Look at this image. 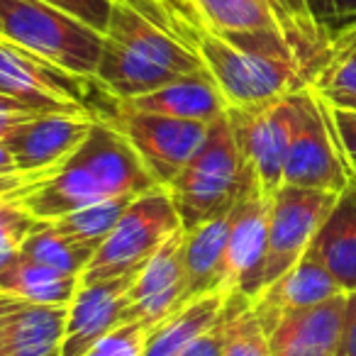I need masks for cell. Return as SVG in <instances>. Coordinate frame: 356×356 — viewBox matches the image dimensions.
<instances>
[{
  "instance_id": "4fadbf2b",
  "label": "cell",
  "mask_w": 356,
  "mask_h": 356,
  "mask_svg": "<svg viewBox=\"0 0 356 356\" xmlns=\"http://www.w3.org/2000/svg\"><path fill=\"white\" fill-rule=\"evenodd\" d=\"M71 159L88 171L103 198H120V195L137 198L147 191L159 188L132 144L100 118H95L88 139Z\"/></svg>"
},
{
  "instance_id": "d6a6232c",
  "label": "cell",
  "mask_w": 356,
  "mask_h": 356,
  "mask_svg": "<svg viewBox=\"0 0 356 356\" xmlns=\"http://www.w3.org/2000/svg\"><path fill=\"white\" fill-rule=\"evenodd\" d=\"M156 3L161 6L166 22H173L176 35L181 40H195V35L203 30L198 15H195L193 0H156ZM168 30H171V25H168Z\"/></svg>"
},
{
  "instance_id": "cb8c5ba5",
  "label": "cell",
  "mask_w": 356,
  "mask_h": 356,
  "mask_svg": "<svg viewBox=\"0 0 356 356\" xmlns=\"http://www.w3.org/2000/svg\"><path fill=\"white\" fill-rule=\"evenodd\" d=\"M193 8L203 30L213 32V35L281 30L266 0H193Z\"/></svg>"
},
{
  "instance_id": "d590c367",
  "label": "cell",
  "mask_w": 356,
  "mask_h": 356,
  "mask_svg": "<svg viewBox=\"0 0 356 356\" xmlns=\"http://www.w3.org/2000/svg\"><path fill=\"white\" fill-rule=\"evenodd\" d=\"M222 341H225V312H220L218 322L208 332H203L195 341H191L178 356H222Z\"/></svg>"
},
{
  "instance_id": "5bb4252c",
  "label": "cell",
  "mask_w": 356,
  "mask_h": 356,
  "mask_svg": "<svg viewBox=\"0 0 356 356\" xmlns=\"http://www.w3.org/2000/svg\"><path fill=\"white\" fill-rule=\"evenodd\" d=\"M186 293V232L184 227L163 242L144 264L129 288V320L147 330L184 307Z\"/></svg>"
},
{
  "instance_id": "4316f807",
  "label": "cell",
  "mask_w": 356,
  "mask_h": 356,
  "mask_svg": "<svg viewBox=\"0 0 356 356\" xmlns=\"http://www.w3.org/2000/svg\"><path fill=\"white\" fill-rule=\"evenodd\" d=\"M222 356H271L268 334L252 307V298L234 291L225 302Z\"/></svg>"
},
{
  "instance_id": "44dd1931",
  "label": "cell",
  "mask_w": 356,
  "mask_h": 356,
  "mask_svg": "<svg viewBox=\"0 0 356 356\" xmlns=\"http://www.w3.org/2000/svg\"><path fill=\"white\" fill-rule=\"evenodd\" d=\"M79 286V276L32 261L22 252L0 264V293L20 298L32 305H69Z\"/></svg>"
},
{
  "instance_id": "74e56055",
  "label": "cell",
  "mask_w": 356,
  "mask_h": 356,
  "mask_svg": "<svg viewBox=\"0 0 356 356\" xmlns=\"http://www.w3.org/2000/svg\"><path fill=\"white\" fill-rule=\"evenodd\" d=\"M327 35H332V25H341V30L356 25V0H327Z\"/></svg>"
},
{
  "instance_id": "ee69618b",
  "label": "cell",
  "mask_w": 356,
  "mask_h": 356,
  "mask_svg": "<svg viewBox=\"0 0 356 356\" xmlns=\"http://www.w3.org/2000/svg\"><path fill=\"white\" fill-rule=\"evenodd\" d=\"M0 40H3V25H0Z\"/></svg>"
},
{
  "instance_id": "ab89813d",
  "label": "cell",
  "mask_w": 356,
  "mask_h": 356,
  "mask_svg": "<svg viewBox=\"0 0 356 356\" xmlns=\"http://www.w3.org/2000/svg\"><path fill=\"white\" fill-rule=\"evenodd\" d=\"M20 171L15 163V159H13L10 149H8V144L0 139V173H15Z\"/></svg>"
},
{
  "instance_id": "277c9868",
  "label": "cell",
  "mask_w": 356,
  "mask_h": 356,
  "mask_svg": "<svg viewBox=\"0 0 356 356\" xmlns=\"http://www.w3.org/2000/svg\"><path fill=\"white\" fill-rule=\"evenodd\" d=\"M3 40L81 79L95 81L103 35L42 0H0Z\"/></svg>"
},
{
  "instance_id": "83f0119b",
  "label": "cell",
  "mask_w": 356,
  "mask_h": 356,
  "mask_svg": "<svg viewBox=\"0 0 356 356\" xmlns=\"http://www.w3.org/2000/svg\"><path fill=\"white\" fill-rule=\"evenodd\" d=\"M132 200H134L132 195L105 198L93 205H86V208L76 210V213H71V215H64V218H59V220H51L49 225L56 232L64 234V237L100 247L103 239L113 232V227L118 225V220L122 218V213L127 210V205L132 203Z\"/></svg>"
},
{
  "instance_id": "52a82bcc",
  "label": "cell",
  "mask_w": 356,
  "mask_h": 356,
  "mask_svg": "<svg viewBox=\"0 0 356 356\" xmlns=\"http://www.w3.org/2000/svg\"><path fill=\"white\" fill-rule=\"evenodd\" d=\"M118 129L137 152L147 171L152 173L154 184L166 188L181 168L191 161L203 144L210 124L193 122V120L166 118V115L139 113L129 110L115 100V108L108 118H100Z\"/></svg>"
},
{
  "instance_id": "f1b7e54d",
  "label": "cell",
  "mask_w": 356,
  "mask_h": 356,
  "mask_svg": "<svg viewBox=\"0 0 356 356\" xmlns=\"http://www.w3.org/2000/svg\"><path fill=\"white\" fill-rule=\"evenodd\" d=\"M40 225L42 220H37L22 200L0 205V264L20 254L25 239L40 229Z\"/></svg>"
},
{
  "instance_id": "6da1fadb",
  "label": "cell",
  "mask_w": 356,
  "mask_h": 356,
  "mask_svg": "<svg viewBox=\"0 0 356 356\" xmlns=\"http://www.w3.org/2000/svg\"><path fill=\"white\" fill-rule=\"evenodd\" d=\"M198 56L222 93L227 110H257L310 86L312 76L281 30L213 35L193 40Z\"/></svg>"
},
{
  "instance_id": "2e32d148",
  "label": "cell",
  "mask_w": 356,
  "mask_h": 356,
  "mask_svg": "<svg viewBox=\"0 0 356 356\" xmlns=\"http://www.w3.org/2000/svg\"><path fill=\"white\" fill-rule=\"evenodd\" d=\"M344 310L346 293L281 315L268 332L271 356H337Z\"/></svg>"
},
{
  "instance_id": "7a4b0ae2",
  "label": "cell",
  "mask_w": 356,
  "mask_h": 356,
  "mask_svg": "<svg viewBox=\"0 0 356 356\" xmlns=\"http://www.w3.org/2000/svg\"><path fill=\"white\" fill-rule=\"evenodd\" d=\"M203 69L195 47L134 6L115 0L95 71V83L115 100L142 98Z\"/></svg>"
},
{
  "instance_id": "f546056e",
  "label": "cell",
  "mask_w": 356,
  "mask_h": 356,
  "mask_svg": "<svg viewBox=\"0 0 356 356\" xmlns=\"http://www.w3.org/2000/svg\"><path fill=\"white\" fill-rule=\"evenodd\" d=\"M147 332V327L139 322H127V325L110 332L108 337H103L83 356H144Z\"/></svg>"
},
{
  "instance_id": "836d02e7",
  "label": "cell",
  "mask_w": 356,
  "mask_h": 356,
  "mask_svg": "<svg viewBox=\"0 0 356 356\" xmlns=\"http://www.w3.org/2000/svg\"><path fill=\"white\" fill-rule=\"evenodd\" d=\"M330 115H332L337 139H339L341 154H344V159H346V166H349V171H351V178L356 181V110L332 108L330 105Z\"/></svg>"
},
{
  "instance_id": "1f68e13d",
  "label": "cell",
  "mask_w": 356,
  "mask_h": 356,
  "mask_svg": "<svg viewBox=\"0 0 356 356\" xmlns=\"http://www.w3.org/2000/svg\"><path fill=\"white\" fill-rule=\"evenodd\" d=\"M42 3L69 13L71 17L98 30L100 35H105V30H108V22L115 6V0H42Z\"/></svg>"
},
{
  "instance_id": "ba28073f",
  "label": "cell",
  "mask_w": 356,
  "mask_h": 356,
  "mask_svg": "<svg viewBox=\"0 0 356 356\" xmlns=\"http://www.w3.org/2000/svg\"><path fill=\"white\" fill-rule=\"evenodd\" d=\"M337 193L298 186H281L271 198L268 215V247L261 268V291L288 273L310 249L317 229L322 227Z\"/></svg>"
},
{
  "instance_id": "5b68a950",
  "label": "cell",
  "mask_w": 356,
  "mask_h": 356,
  "mask_svg": "<svg viewBox=\"0 0 356 356\" xmlns=\"http://www.w3.org/2000/svg\"><path fill=\"white\" fill-rule=\"evenodd\" d=\"M178 229L181 218L166 188L159 186L137 195L93 254L86 271L81 273V283H98L137 273Z\"/></svg>"
},
{
  "instance_id": "f35d334b",
  "label": "cell",
  "mask_w": 356,
  "mask_h": 356,
  "mask_svg": "<svg viewBox=\"0 0 356 356\" xmlns=\"http://www.w3.org/2000/svg\"><path fill=\"white\" fill-rule=\"evenodd\" d=\"M25 300L20 298H13V296H6V293H0V346H3V339H6V332H8V325H10L13 315L20 310V305Z\"/></svg>"
},
{
  "instance_id": "9a60e30c",
  "label": "cell",
  "mask_w": 356,
  "mask_h": 356,
  "mask_svg": "<svg viewBox=\"0 0 356 356\" xmlns=\"http://www.w3.org/2000/svg\"><path fill=\"white\" fill-rule=\"evenodd\" d=\"M95 124V115L44 113L13 129L8 144L20 171L59 168L79 152Z\"/></svg>"
},
{
  "instance_id": "7bdbcfd3",
  "label": "cell",
  "mask_w": 356,
  "mask_h": 356,
  "mask_svg": "<svg viewBox=\"0 0 356 356\" xmlns=\"http://www.w3.org/2000/svg\"><path fill=\"white\" fill-rule=\"evenodd\" d=\"M332 40H344V42H351V44H356V25L346 27V30H341L339 35H334Z\"/></svg>"
},
{
  "instance_id": "60d3db41",
  "label": "cell",
  "mask_w": 356,
  "mask_h": 356,
  "mask_svg": "<svg viewBox=\"0 0 356 356\" xmlns=\"http://www.w3.org/2000/svg\"><path fill=\"white\" fill-rule=\"evenodd\" d=\"M307 8H310V13L315 15V20L320 22V27L327 32V0H307Z\"/></svg>"
},
{
  "instance_id": "8d00e7d4",
  "label": "cell",
  "mask_w": 356,
  "mask_h": 356,
  "mask_svg": "<svg viewBox=\"0 0 356 356\" xmlns=\"http://www.w3.org/2000/svg\"><path fill=\"white\" fill-rule=\"evenodd\" d=\"M337 356H356V293H346V310Z\"/></svg>"
},
{
  "instance_id": "e0dca14e",
  "label": "cell",
  "mask_w": 356,
  "mask_h": 356,
  "mask_svg": "<svg viewBox=\"0 0 356 356\" xmlns=\"http://www.w3.org/2000/svg\"><path fill=\"white\" fill-rule=\"evenodd\" d=\"M337 296H344V291L334 281V276L317 259L305 254L291 271L283 273L268 288H264L252 300V307L268 334L273 325L281 320V315L291 310H300V307L317 305V302H325Z\"/></svg>"
},
{
  "instance_id": "8992f818",
  "label": "cell",
  "mask_w": 356,
  "mask_h": 356,
  "mask_svg": "<svg viewBox=\"0 0 356 356\" xmlns=\"http://www.w3.org/2000/svg\"><path fill=\"white\" fill-rule=\"evenodd\" d=\"M351 181L354 178L341 154L330 105L312 86H305L298 90V120L283 168V186L339 195Z\"/></svg>"
},
{
  "instance_id": "7402d4cb",
  "label": "cell",
  "mask_w": 356,
  "mask_h": 356,
  "mask_svg": "<svg viewBox=\"0 0 356 356\" xmlns=\"http://www.w3.org/2000/svg\"><path fill=\"white\" fill-rule=\"evenodd\" d=\"M69 305L22 302L8 325L0 356H61Z\"/></svg>"
},
{
  "instance_id": "ac0fdd59",
  "label": "cell",
  "mask_w": 356,
  "mask_h": 356,
  "mask_svg": "<svg viewBox=\"0 0 356 356\" xmlns=\"http://www.w3.org/2000/svg\"><path fill=\"white\" fill-rule=\"evenodd\" d=\"M118 103L129 110H139V113L166 115V118L193 120V122L205 124H213L227 113V103L208 69L184 76L142 98L118 100Z\"/></svg>"
},
{
  "instance_id": "d6986e66",
  "label": "cell",
  "mask_w": 356,
  "mask_h": 356,
  "mask_svg": "<svg viewBox=\"0 0 356 356\" xmlns=\"http://www.w3.org/2000/svg\"><path fill=\"white\" fill-rule=\"evenodd\" d=\"M305 254L334 276L341 291L356 293V181L339 193Z\"/></svg>"
},
{
  "instance_id": "484cf974",
  "label": "cell",
  "mask_w": 356,
  "mask_h": 356,
  "mask_svg": "<svg viewBox=\"0 0 356 356\" xmlns=\"http://www.w3.org/2000/svg\"><path fill=\"white\" fill-rule=\"evenodd\" d=\"M25 257H30L32 261H40L44 266H51L61 273H71L79 276L86 271V266L90 264L93 254L98 252L95 244H83L76 239L64 237L61 232H56L49 222H42L40 229L30 234L25 239L20 249Z\"/></svg>"
},
{
  "instance_id": "30bf717a",
  "label": "cell",
  "mask_w": 356,
  "mask_h": 356,
  "mask_svg": "<svg viewBox=\"0 0 356 356\" xmlns=\"http://www.w3.org/2000/svg\"><path fill=\"white\" fill-rule=\"evenodd\" d=\"M86 83H90V79L69 74L13 42L0 40V93L3 95H10L40 113L93 115L83 100Z\"/></svg>"
},
{
  "instance_id": "ffe728a7",
  "label": "cell",
  "mask_w": 356,
  "mask_h": 356,
  "mask_svg": "<svg viewBox=\"0 0 356 356\" xmlns=\"http://www.w3.org/2000/svg\"><path fill=\"white\" fill-rule=\"evenodd\" d=\"M227 232H229V213L186 232L184 305L195 300V298L213 296V293H227V288H225Z\"/></svg>"
},
{
  "instance_id": "9c48e42d",
  "label": "cell",
  "mask_w": 356,
  "mask_h": 356,
  "mask_svg": "<svg viewBox=\"0 0 356 356\" xmlns=\"http://www.w3.org/2000/svg\"><path fill=\"white\" fill-rule=\"evenodd\" d=\"M227 120L261 191L273 198L283 186V168L296 132L298 90L257 110H227Z\"/></svg>"
},
{
  "instance_id": "d4e9b609",
  "label": "cell",
  "mask_w": 356,
  "mask_h": 356,
  "mask_svg": "<svg viewBox=\"0 0 356 356\" xmlns=\"http://www.w3.org/2000/svg\"><path fill=\"white\" fill-rule=\"evenodd\" d=\"M276 8L278 25H281L286 40L296 47V51L300 54L302 64L307 66L312 76L310 66L315 64V74L320 71V66L325 64V59L330 56V35L320 27V22L315 20V15L307 8V0H273Z\"/></svg>"
},
{
  "instance_id": "b9f144b4",
  "label": "cell",
  "mask_w": 356,
  "mask_h": 356,
  "mask_svg": "<svg viewBox=\"0 0 356 356\" xmlns=\"http://www.w3.org/2000/svg\"><path fill=\"white\" fill-rule=\"evenodd\" d=\"M332 108H344V110H356V98H346V95H339V98H325Z\"/></svg>"
},
{
  "instance_id": "e575fe53",
  "label": "cell",
  "mask_w": 356,
  "mask_h": 356,
  "mask_svg": "<svg viewBox=\"0 0 356 356\" xmlns=\"http://www.w3.org/2000/svg\"><path fill=\"white\" fill-rule=\"evenodd\" d=\"M40 110L30 108V105L20 103V100L10 98V95L0 93V139H6L13 129H17L20 124L30 122V120L40 118Z\"/></svg>"
},
{
  "instance_id": "603a6c76",
  "label": "cell",
  "mask_w": 356,
  "mask_h": 356,
  "mask_svg": "<svg viewBox=\"0 0 356 356\" xmlns=\"http://www.w3.org/2000/svg\"><path fill=\"white\" fill-rule=\"evenodd\" d=\"M225 300H227V293H213L178 307L173 315L147 332L144 356H178L191 341H195L218 322Z\"/></svg>"
},
{
  "instance_id": "3957f363",
  "label": "cell",
  "mask_w": 356,
  "mask_h": 356,
  "mask_svg": "<svg viewBox=\"0 0 356 356\" xmlns=\"http://www.w3.org/2000/svg\"><path fill=\"white\" fill-rule=\"evenodd\" d=\"M257 173L242 156L227 113L208 127L203 144L166 186L181 227L188 232L234 208Z\"/></svg>"
},
{
  "instance_id": "7c38bea8",
  "label": "cell",
  "mask_w": 356,
  "mask_h": 356,
  "mask_svg": "<svg viewBox=\"0 0 356 356\" xmlns=\"http://www.w3.org/2000/svg\"><path fill=\"white\" fill-rule=\"evenodd\" d=\"M134 276L137 273L98 283H81L66 312L61 356H83L103 337L132 322L129 288L134 283Z\"/></svg>"
},
{
  "instance_id": "8fae6325",
  "label": "cell",
  "mask_w": 356,
  "mask_h": 356,
  "mask_svg": "<svg viewBox=\"0 0 356 356\" xmlns=\"http://www.w3.org/2000/svg\"><path fill=\"white\" fill-rule=\"evenodd\" d=\"M271 198L261 191L259 178L247 186L229 210L227 249H225V288L257 298L261 293V268L268 247Z\"/></svg>"
},
{
  "instance_id": "4dcf8cb0",
  "label": "cell",
  "mask_w": 356,
  "mask_h": 356,
  "mask_svg": "<svg viewBox=\"0 0 356 356\" xmlns=\"http://www.w3.org/2000/svg\"><path fill=\"white\" fill-rule=\"evenodd\" d=\"M59 168H47V171L0 173V205L3 203H17V200L30 198L35 191H40L44 184H49L51 178L59 173Z\"/></svg>"
}]
</instances>
